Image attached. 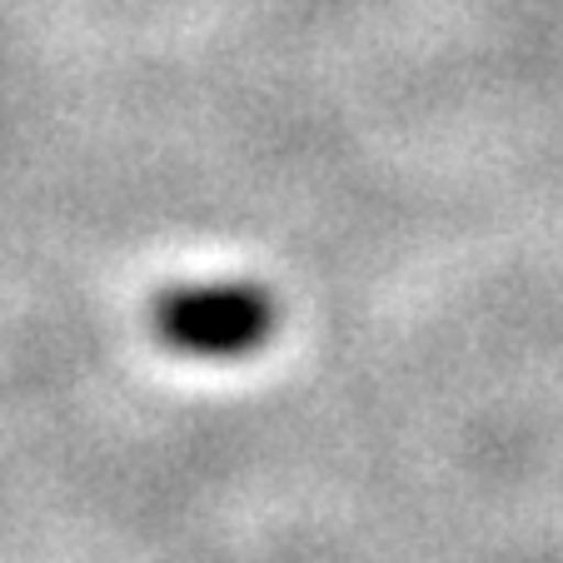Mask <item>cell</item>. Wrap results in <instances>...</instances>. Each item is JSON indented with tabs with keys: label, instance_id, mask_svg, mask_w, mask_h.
Masks as SVG:
<instances>
[{
	"label": "cell",
	"instance_id": "1",
	"mask_svg": "<svg viewBox=\"0 0 563 563\" xmlns=\"http://www.w3.org/2000/svg\"><path fill=\"white\" fill-rule=\"evenodd\" d=\"M275 295L260 285H180L150 309L155 340L195 360H240L275 334Z\"/></svg>",
	"mask_w": 563,
	"mask_h": 563
}]
</instances>
